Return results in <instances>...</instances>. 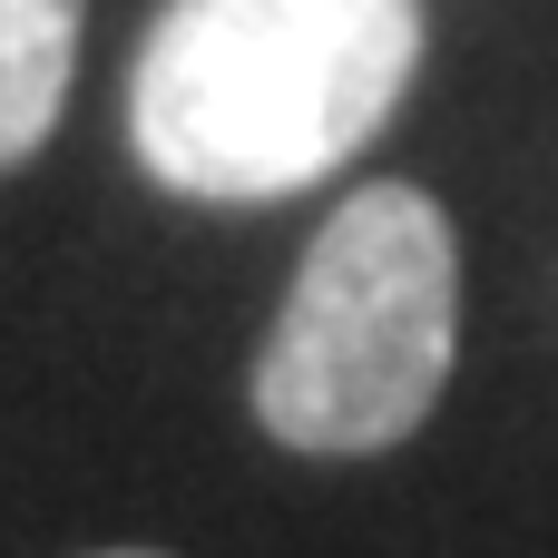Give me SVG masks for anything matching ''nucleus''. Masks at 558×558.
I'll use <instances>...</instances> for the list:
<instances>
[{"label":"nucleus","instance_id":"nucleus-1","mask_svg":"<svg viewBox=\"0 0 558 558\" xmlns=\"http://www.w3.org/2000/svg\"><path fill=\"white\" fill-rule=\"evenodd\" d=\"M422 0H167L128 69L137 167L206 206L333 177L422 69Z\"/></svg>","mask_w":558,"mask_h":558},{"label":"nucleus","instance_id":"nucleus-2","mask_svg":"<svg viewBox=\"0 0 558 558\" xmlns=\"http://www.w3.org/2000/svg\"><path fill=\"white\" fill-rule=\"evenodd\" d=\"M451 363H461V235L441 196H422L412 177H373L314 226L284 314L245 373V402L255 432L304 461H373L441 412Z\"/></svg>","mask_w":558,"mask_h":558},{"label":"nucleus","instance_id":"nucleus-3","mask_svg":"<svg viewBox=\"0 0 558 558\" xmlns=\"http://www.w3.org/2000/svg\"><path fill=\"white\" fill-rule=\"evenodd\" d=\"M78 29L88 0H0V177H20L78 78Z\"/></svg>","mask_w":558,"mask_h":558},{"label":"nucleus","instance_id":"nucleus-4","mask_svg":"<svg viewBox=\"0 0 558 558\" xmlns=\"http://www.w3.org/2000/svg\"><path fill=\"white\" fill-rule=\"evenodd\" d=\"M98 558H157V549H98Z\"/></svg>","mask_w":558,"mask_h":558}]
</instances>
